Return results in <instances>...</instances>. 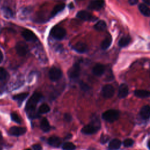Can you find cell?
<instances>
[{
	"instance_id": "5b68a950",
	"label": "cell",
	"mask_w": 150,
	"mask_h": 150,
	"mask_svg": "<svg viewBox=\"0 0 150 150\" xmlns=\"http://www.w3.org/2000/svg\"><path fill=\"white\" fill-rule=\"evenodd\" d=\"M62 76V72L60 69L56 67H52L49 71V77L53 81L59 80Z\"/></svg>"
},
{
	"instance_id": "83f0119b",
	"label": "cell",
	"mask_w": 150,
	"mask_h": 150,
	"mask_svg": "<svg viewBox=\"0 0 150 150\" xmlns=\"http://www.w3.org/2000/svg\"><path fill=\"white\" fill-rule=\"evenodd\" d=\"M50 110V107L46 104H42L38 110V112L40 114H45Z\"/></svg>"
},
{
	"instance_id": "836d02e7",
	"label": "cell",
	"mask_w": 150,
	"mask_h": 150,
	"mask_svg": "<svg viewBox=\"0 0 150 150\" xmlns=\"http://www.w3.org/2000/svg\"><path fill=\"white\" fill-rule=\"evenodd\" d=\"M80 87L84 91H87V90H88L89 89V87L86 84H85V83H84L83 82H81L80 83Z\"/></svg>"
},
{
	"instance_id": "2e32d148",
	"label": "cell",
	"mask_w": 150,
	"mask_h": 150,
	"mask_svg": "<svg viewBox=\"0 0 150 150\" xmlns=\"http://www.w3.org/2000/svg\"><path fill=\"white\" fill-rule=\"evenodd\" d=\"M105 66L101 64H97L94 66L93 69V73L97 76H101L105 71Z\"/></svg>"
},
{
	"instance_id": "7c38bea8",
	"label": "cell",
	"mask_w": 150,
	"mask_h": 150,
	"mask_svg": "<svg viewBox=\"0 0 150 150\" xmlns=\"http://www.w3.org/2000/svg\"><path fill=\"white\" fill-rule=\"evenodd\" d=\"M23 38L27 41H35L37 39L36 35L31 30L26 29L22 33Z\"/></svg>"
},
{
	"instance_id": "7402d4cb",
	"label": "cell",
	"mask_w": 150,
	"mask_h": 150,
	"mask_svg": "<svg viewBox=\"0 0 150 150\" xmlns=\"http://www.w3.org/2000/svg\"><path fill=\"white\" fill-rule=\"evenodd\" d=\"M112 42V38L111 36H108L105 38L101 43V47L103 50L107 49L111 45Z\"/></svg>"
},
{
	"instance_id": "484cf974",
	"label": "cell",
	"mask_w": 150,
	"mask_h": 150,
	"mask_svg": "<svg viewBox=\"0 0 150 150\" xmlns=\"http://www.w3.org/2000/svg\"><path fill=\"white\" fill-rule=\"evenodd\" d=\"M131 38L129 36H124L121 38L118 42V45L120 47H125L127 46L130 42Z\"/></svg>"
},
{
	"instance_id": "30bf717a",
	"label": "cell",
	"mask_w": 150,
	"mask_h": 150,
	"mask_svg": "<svg viewBox=\"0 0 150 150\" xmlns=\"http://www.w3.org/2000/svg\"><path fill=\"white\" fill-rule=\"evenodd\" d=\"M104 5V0H93L90 2L88 6V8L91 10L98 11L101 9Z\"/></svg>"
},
{
	"instance_id": "cb8c5ba5",
	"label": "cell",
	"mask_w": 150,
	"mask_h": 150,
	"mask_svg": "<svg viewBox=\"0 0 150 150\" xmlns=\"http://www.w3.org/2000/svg\"><path fill=\"white\" fill-rule=\"evenodd\" d=\"M64 7H65V5L64 4H60L56 5L51 12V15L52 16H55L59 12H60L62 10H63L64 9Z\"/></svg>"
},
{
	"instance_id": "d590c367",
	"label": "cell",
	"mask_w": 150,
	"mask_h": 150,
	"mask_svg": "<svg viewBox=\"0 0 150 150\" xmlns=\"http://www.w3.org/2000/svg\"><path fill=\"white\" fill-rule=\"evenodd\" d=\"M33 150H42V147L39 144H35L32 146Z\"/></svg>"
},
{
	"instance_id": "e0dca14e",
	"label": "cell",
	"mask_w": 150,
	"mask_h": 150,
	"mask_svg": "<svg viewBox=\"0 0 150 150\" xmlns=\"http://www.w3.org/2000/svg\"><path fill=\"white\" fill-rule=\"evenodd\" d=\"M121 145V142L119 139H113L108 144V149L109 150H117L120 148Z\"/></svg>"
},
{
	"instance_id": "9c48e42d",
	"label": "cell",
	"mask_w": 150,
	"mask_h": 150,
	"mask_svg": "<svg viewBox=\"0 0 150 150\" xmlns=\"http://www.w3.org/2000/svg\"><path fill=\"white\" fill-rule=\"evenodd\" d=\"M26 132V129L25 127H12L9 130V134L13 136H19L24 134Z\"/></svg>"
},
{
	"instance_id": "d6a6232c",
	"label": "cell",
	"mask_w": 150,
	"mask_h": 150,
	"mask_svg": "<svg viewBox=\"0 0 150 150\" xmlns=\"http://www.w3.org/2000/svg\"><path fill=\"white\" fill-rule=\"evenodd\" d=\"M109 137L107 135H102L100 138V141L101 144H105L108 141Z\"/></svg>"
},
{
	"instance_id": "1f68e13d",
	"label": "cell",
	"mask_w": 150,
	"mask_h": 150,
	"mask_svg": "<svg viewBox=\"0 0 150 150\" xmlns=\"http://www.w3.org/2000/svg\"><path fill=\"white\" fill-rule=\"evenodd\" d=\"M11 119L12 121H13L14 122H16V123H18V124H20L21 123V119L19 118V117L18 116V115L15 112H12L11 113Z\"/></svg>"
},
{
	"instance_id": "4316f807",
	"label": "cell",
	"mask_w": 150,
	"mask_h": 150,
	"mask_svg": "<svg viewBox=\"0 0 150 150\" xmlns=\"http://www.w3.org/2000/svg\"><path fill=\"white\" fill-rule=\"evenodd\" d=\"M2 13L5 17H6L7 18H10L13 16V12L9 8L4 7L2 8Z\"/></svg>"
},
{
	"instance_id": "ac0fdd59",
	"label": "cell",
	"mask_w": 150,
	"mask_h": 150,
	"mask_svg": "<svg viewBox=\"0 0 150 150\" xmlns=\"http://www.w3.org/2000/svg\"><path fill=\"white\" fill-rule=\"evenodd\" d=\"M47 142L50 146H52L54 147H59L60 145L62 142L59 138H58L57 137L53 136V137H50L48 139Z\"/></svg>"
},
{
	"instance_id": "b9f144b4",
	"label": "cell",
	"mask_w": 150,
	"mask_h": 150,
	"mask_svg": "<svg viewBox=\"0 0 150 150\" xmlns=\"http://www.w3.org/2000/svg\"><path fill=\"white\" fill-rule=\"evenodd\" d=\"M76 1H81V0H76Z\"/></svg>"
},
{
	"instance_id": "f546056e",
	"label": "cell",
	"mask_w": 150,
	"mask_h": 150,
	"mask_svg": "<svg viewBox=\"0 0 150 150\" xmlns=\"http://www.w3.org/2000/svg\"><path fill=\"white\" fill-rule=\"evenodd\" d=\"M8 72L2 67H0V81L5 80L8 77Z\"/></svg>"
},
{
	"instance_id": "8fae6325",
	"label": "cell",
	"mask_w": 150,
	"mask_h": 150,
	"mask_svg": "<svg viewBox=\"0 0 150 150\" xmlns=\"http://www.w3.org/2000/svg\"><path fill=\"white\" fill-rule=\"evenodd\" d=\"M76 17L84 21H93L94 19H97V18H94V16H93L91 13L86 11H79L77 13Z\"/></svg>"
},
{
	"instance_id": "f1b7e54d",
	"label": "cell",
	"mask_w": 150,
	"mask_h": 150,
	"mask_svg": "<svg viewBox=\"0 0 150 150\" xmlns=\"http://www.w3.org/2000/svg\"><path fill=\"white\" fill-rule=\"evenodd\" d=\"M62 149L63 150H74L76 149V146L74 144L67 142L63 145Z\"/></svg>"
},
{
	"instance_id": "60d3db41",
	"label": "cell",
	"mask_w": 150,
	"mask_h": 150,
	"mask_svg": "<svg viewBox=\"0 0 150 150\" xmlns=\"http://www.w3.org/2000/svg\"><path fill=\"white\" fill-rule=\"evenodd\" d=\"M26 150H30V149H26Z\"/></svg>"
},
{
	"instance_id": "9a60e30c",
	"label": "cell",
	"mask_w": 150,
	"mask_h": 150,
	"mask_svg": "<svg viewBox=\"0 0 150 150\" xmlns=\"http://www.w3.org/2000/svg\"><path fill=\"white\" fill-rule=\"evenodd\" d=\"M73 49L76 52L83 53L87 50V46L86 43L83 42H78L74 46H73Z\"/></svg>"
},
{
	"instance_id": "5bb4252c",
	"label": "cell",
	"mask_w": 150,
	"mask_h": 150,
	"mask_svg": "<svg viewBox=\"0 0 150 150\" xmlns=\"http://www.w3.org/2000/svg\"><path fill=\"white\" fill-rule=\"evenodd\" d=\"M139 114L142 119L144 120L149 119L150 118V106L148 105L143 106L141 108Z\"/></svg>"
},
{
	"instance_id": "ab89813d",
	"label": "cell",
	"mask_w": 150,
	"mask_h": 150,
	"mask_svg": "<svg viewBox=\"0 0 150 150\" xmlns=\"http://www.w3.org/2000/svg\"><path fill=\"white\" fill-rule=\"evenodd\" d=\"M148 147L149 149L150 150V139L149 140V141H148Z\"/></svg>"
},
{
	"instance_id": "603a6c76",
	"label": "cell",
	"mask_w": 150,
	"mask_h": 150,
	"mask_svg": "<svg viewBox=\"0 0 150 150\" xmlns=\"http://www.w3.org/2000/svg\"><path fill=\"white\" fill-rule=\"evenodd\" d=\"M40 128L44 132H47L50 129V124L48 120L46 118H43L40 122Z\"/></svg>"
},
{
	"instance_id": "7a4b0ae2",
	"label": "cell",
	"mask_w": 150,
	"mask_h": 150,
	"mask_svg": "<svg viewBox=\"0 0 150 150\" xmlns=\"http://www.w3.org/2000/svg\"><path fill=\"white\" fill-rule=\"evenodd\" d=\"M101 127V123L99 118L94 116L92 117L91 121L90 124L85 125L81 129V132L86 135H91L97 132Z\"/></svg>"
},
{
	"instance_id": "4dcf8cb0",
	"label": "cell",
	"mask_w": 150,
	"mask_h": 150,
	"mask_svg": "<svg viewBox=\"0 0 150 150\" xmlns=\"http://www.w3.org/2000/svg\"><path fill=\"white\" fill-rule=\"evenodd\" d=\"M134 142V141L131 138H127L125 139L123 142V145L125 147H130L132 146Z\"/></svg>"
},
{
	"instance_id": "e575fe53",
	"label": "cell",
	"mask_w": 150,
	"mask_h": 150,
	"mask_svg": "<svg viewBox=\"0 0 150 150\" xmlns=\"http://www.w3.org/2000/svg\"><path fill=\"white\" fill-rule=\"evenodd\" d=\"M64 119L66 121H67V122H69L72 119V117H71V115L69 114V113H66L64 115Z\"/></svg>"
},
{
	"instance_id": "8992f818",
	"label": "cell",
	"mask_w": 150,
	"mask_h": 150,
	"mask_svg": "<svg viewBox=\"0 0 150 150\" xmlns=\"http://www.w3.org/2000/svg\"><path fill=\"white\" fill-rule=\"evenodd\" d=\"M15 48L16 53L21 56H24L26 55L29 51L28 45L23 42H19L17 43Z\"/></svg>"
},
{
	"instance_id": "3957f363",
	"label": "cell",
	"mask_w": 150,
	"mask_h": 150,
	"mask_svg": "<svg viewBox=\"0 0 150 150\" xmlns=\"http://www.w3.org/2000/svg\"><path fill=\"white\" fill-rule=\"evenodd\" d=\"M120 115V112L117 110H108L105 111L102 114L103 120L108 122H113L118 120Z\"/></svg>"
},
{
	"instance_id": "d6986e66",
	"label": "cell",
	"mask_w": 150,
	"mask_h": 150,
	"mask_svg": "<svg viewBox=\"0 0 150 150\" xmlns=\"http://www.w3.org/2000/svg\"><path fill=\"white\" fill-rule=\"evenodd\" d=\"M134 94L139 98H146L150 96V91L145 90H136L134 91Z\"/></svg>"
},
{
	"instance_id": "d4e9b609",
	"label": "cell",
	"mask_w": 150,
	"mask_h": 150,
	"mask_svg": "<svg viewBox=\"0 0 150 150\" xmlns=\"http://www.w3.org/2000/svg\"><path fill=\"white\" fill-rule=\"evenodd\" d=\"M107 25L105 21H99L95 25L94 29L98 31H103L106 29Z\"/></svg>"
},
{
	"instance_id": "74e56055",
	"label": "cell",
	"mask_w": 150,
	"mask_h": 150,
	"mask_svg": "<svg viewBox=\"0 0 150 150\" xmlns=\"http://www.w3.org/2000/svg\"><path fill=\"white\" fill-rule=\"evenodd\" d=\"M2 60H3V54L1 50H0V63L2 62Z\"/></svg>"
},
{
	"instance_id": "ffe728a7",
	"label": "cell",
	"mask_w": 150,
	"mask_h": 150,
	"mask_svg": "<svg viewBox=\"0 0 150 150\" xmlns=\"http://www.w3.org/2000/svg\"><path fill=\"white\" fill-rule=\"evenodd\" d=\"M138 9L140 12L145 16H150V8L144 4H141L138 6Z\"/></svg>"
},
{
	"instance_id": "ba28073f",
	"label": "cell",
	"mask_w": 150,
	"mask_h": 150,
	"mask_svg": "<svg viewBox=\"0 0 150 150\" xmlns=\"http://www.w3.org/2000/svg\"><path fill=\"white\" fill-rule=\"evenodd\" d=\"M80 72V67L78 63H75L68 70L67 74L71 79H76L79 77Z\"/></svg>"
},
{
	"instance_id": "8d00e7d4",
	"label": "cell",
	"mask_w": 150,
	"mask_h": 150,
	"mask_svg": "<svg viewBox=\"0 0 150 150\" xmlns=\"http://www.w3.org/2000/svg\"><path fill=\"white\" fill-rule=\"evenodd\" d=\"M129 4L131 5H134L135 4H137L138 2V0H128Z\"/></svg>"
},
{
	"instance_id": "f35d334b",
	"label": "cell",
	"mask_w": 150,
	"mask_h": 150,
	"mask_svg": "<svg viewBox=\"0 0 150 150\" xmlns=\"http://www.w3.org/2000/svg\"><path fill=\"white\" fill-rule=\"evenodd\" d=\"M143 1L147 5L150 6V0H143Z\"/></svg>"
},
{
	"instance_id": "4fadbf2b",
	"label": "cell",
	"mask_w": 150,
	"mask_h": 150,
	"mask_svg": "<svg viewBox=\"0 0 150 150\" xmlns=\"http://www.w3.org/2000/svg\"><path fill=\"white\" fill-rule=\"evenodd\" d=\"M128 94V87L125 84H121L118 89V96L120 98H125Z\"/></svg>"
},
{
	"instance_id": "277c9868",
	"label": "cell",
	"mask_w": 150,
	"mask_h": 150,
	"mask_svg": "<svg viewBox=\"0 0 150 150\" xmlns=\"http://www.w3.org/2000/svg\"><path fill=\"white\" fill-rule=\"evenodd\" d=\"M66 32L64 29L59 26L53 27L50 31V35L57 40L62 39L66 35Z\"/></svg>"
},
{
	"instance_id": "44dd1931",
	"label": "cell",
	"mask_w": 150,
	"mask_h": 150,
	"mask_svg": "<svg viewBox=\"0 0 150 150\" xmlns=\"http://www.w3.org/2000/svg\"><path fill=\"white\" fill-rule=\"evenodd\" d=\"M28 93H22L13 96V99L15 101H17L19 104H21L28 96Z\"/></svg>"
},
{
	"instance_id": "52a82bcc",
	"label": "cell",
	"mask_w": 150,
	"mask_h": 150,
	"mask_svg": "<svg viewBox=\"0 0 150 150\" xmlns=\"http://www.w3.org/2000/svg\"><path fill=\"white\" fill-rule=\"evenodd\" d=\"M115 90L112 86L110 84H106L103 86L101 90L102 96L105 98H110L114 96Z\"/></svg>"
},
{
	"instance_id": "6da1fadb",
	"label": "cell",
	"mask_w": 150,
	"mask_h": 150,
	"mask_svg": "<svg viewBox=\"0 0 150 150\" xmlns=\"http://www.w3.org/2000/svg\"><path fill=\"white\" fill-rule=\"evenodd\" d=\"M42 97V96L40 93L36 92L33 93L27 101L25 110L29 118H35L38 117L37 112H36V107Z\"/></svg>"
}]
</instances>
